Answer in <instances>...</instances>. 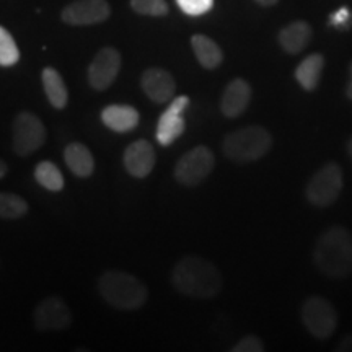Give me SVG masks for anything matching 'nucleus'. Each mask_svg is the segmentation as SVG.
I'll use <instances>...</instances> for the list:
<instances>
[{
    "mask_svg": "<svg viewBox=\"0 0 352 352\" xmlns=\"http://www.w3.org/2000/svg\"><path fill=\"white\" fill-rule=\"evenodd\" d=\"M215 166V155L206 145H197L176 162L175 179L186 188L199 186Z\"/></svg>",
    "mask_w": 352,
    "mask_h": 352,
    "instance_id": "nucleus-6",
    "label": "nucleus"
},
{
    "mask_svg": "<svg viewBox=\"0 0 352 352\" xmlns=\"http://www.w3.org/2000/svg\"><path fill=\"white\" fill-rule=\"evenodd\" d=\"M7 171H8V165H7V162L0 160V179H2L3 176L7 175Z\"/></svg>",
    "mask_w": 352,
    "mask_h": 352,
    "instance_id": "nucleus-32",
    "label": "nucleus"
},
{
    "mask_svg": "<svg viewBox=\"0 0 352 352\" xmlns=\"http://www.w3.org/2000/svg\"><path fill=\"white\" fill-rule=\"evenodd\" d=\"M140 87H142L144 94L157 104L168 103L175 98L176 94L173 76L162 67H151L145 70L140 77Z\"/></svg>",
    "mask_w": 352,
    "mask_h": 352,
    "instance_id": "nucleus-13",
    "label": "nucleus"
},
{
    "mask_svg": "<svg viewBox=\"0 0 352 352\" xmlns=\"http://www.w3.org/2000/svg\"><path fill=\"white\" fill-rule=\"evenodd\" d=\"M189 104V98L186 95L176 96L170 101L168 108L165 109V113L162 114L160 120L157 124V140L158 144L168 147L175 142L176 139L184 132V118L183 113L186 111Z\"/></svg>",
    "mask_w": 352,
    "mask_h": 352,
    "instance_id": "nucleus-12",
    "label": "nucleus"
},
{
    "mask_svg": "<svg viewBox=\"0 0 352 352\" xmlns=\"http://www.w3.org/2000/svg\"><path fill=\"white\" fill-rule=\"evenodd\" d=\"M43 88L46 98L50 100V103L56 109H64L69 103V91L65 87L64 78L60 77V74L57 72L54 67H46L43 69L41 74Z\"/></svg>",
    "mask_w": 352,
    "mask_h": 352,
    "instance_id": "nucleus-20",
    "label": "nucleus"
},
{
    "mask_svg": "<svg viewBox=\"0 0 352 352\" xmlns=\"http://www.w3.org/2000/svg\"><path fill=\"white\" fill-rule=\"evenodd\" d=\"M157 155L148 140H135L124 151V168L134 178H145L152 173Z\"/></svg>",
    "mask_w": 352,
    "mask_h": 352,
    "instance_id": "nucleus-14",
    "label": "nucleus"
},
{
    "mask_svg": "<svg viewBox=\"0 0 352 352\" xmlns=\"http://www.w3.org/2000/svg\"><path fill=\"white\" fill-rule=\"evenodd\" d=\"M101 121L108 129L126 134L138 127L140 116L138 109L129 104H109L101 111Z\"/></svg>",
    "mask_w": 352,
    "mask_h": 352,
    "instance_id": "nucleus-16",
    "label": "nucleus"
},
{
    "mask_svg": "<svg viewBox=\"0 0 352 352\" xmlns=\"http://www.w3.org/2000/svg\"><path fill=\"white\" fill-rule=\"evenodd\" d=\"M34 327L43 333L64 331L72 323L67 303L59 297H47L34 308Z\"/></svg>",
    "mask_w": 352,
    "mask_h": 352,
    "instance_id": "nucleus-9",
    "label": "nucleus"
},
{
    "mask_svg": "<svg viewBox=\"0 0 352 352\" xmlns=\"http://www.w3.org/2000/svg\"><path fill=\"white\" fill-rule=\"evenodd\" d=\"M64 160L67 168L78 178H88L95 170V158L87 145L72 142L65 147Z\"/></svg>",
    "mask_w": 352,
    "mask_h": 352,
    "instance_id": "nucleus-18",
    "label": "nucleus"
},
{
    "mask_svg": "<svg viewBox=\"0 0 352 352\" xmlns=\"http://www.w3.org/2000/svg\"><path fill=\"white\" fill-rule=\"evenodd\" d=\"M342 170L336 162H328L307 183V201L315 208H329L341 195Z\"/></svg>",
    "mask_w": 352,
    "mask_h": 352,
    "instance_id": "nucleus-5",
    "label": "nucleus"
},
{
    "mask_svg": "<svg viewBox=\"0 0 352 352\" xmlns=\"http://www.w3.org/2000/svg\"><path fill=\"white\" fill-rule=\"evenodd\" d=\"M98 290L103 300L118 310H139L148 297L142 280L118 270L103 272L98 280Z\"/></svg>",
    "mask_w": 352,
    "mask_h": 352,
    "instance_id": "nucleus-3",
    "label": "nucleus"
},
{
    "mask_svg": "<svg viewBox=\"0 0 352 352\" xmlns=\"http://www.w3.org/2000/svg\"><path fill=\"white\" fill-rule=\"evenodd\" d=\"M315 266L329 279H342L352 271V236L346 227L333 226L318 236L314 250Z\"/></svg>",
    "mask_w": 352,
    "mask_h": 352,
    "instance_id": "nucleus-2",
    "label": "nucleus"
},
{
    "mask_svg": "<svg viewBox=\"0 0 352 352\" xmlns=\"http://www.w3.org/2000/svg\"><path fill=\"white\" fill-rule=\"evenodd\" d=\"M264 344L254 334H248V336L241 338L235 346L232 347V352H263Z\"/></svg>",
    "mask_w": 352,
    "mask_h": 352,
    "instance_id": "nucleus-28",
    "label": "nucleus"
},
{
    "mask_svg": "<svg viewBox=\"0 0 352 352\" xmlns=\"http://www.w3.org/2000/svg\"><path fill=\"white\" fill-rule=\"evenodd\" d=\"M311 26L303 20L292 21V23L284 26L279 32L277 41H279L280 47L289 54H298L308 46L311 41Z\"/></svg>",
    "mask_w": 352,
    "mask_h": 352,
    "instance_id": "nucleus-17",
    "label": "nucleus"
},
{
    "mask_svg": "<svg viewBox=\"0 0 352 352\" xmlns=\"http://www.w3.org/2000/svg\"><path fill=\"white\" fill-rule=\"evenodd\" d=\"M324 69V57L315 52L307 56L296 69V78L305 91H314L318 88L321 74Z\"/></svg>",
    "mask_w": 352,
    "mask_h": 352,
    "instance_id": "nucleus-21",
    "label": "nucleus"
},
{
    "mask_svg": "<svg viewBox=\"0 0 352 352\" xmlns=\"http://www.w3.org/2000/svg\"><path fill=\"white\" fill-rule=\"evenodd\" d=\"M336 351L342 352H352V336H346L344 340L340 342V346L336 347Z\"/></svg>",
    "mask_w": 352,
    "mask_h": 352,
    "instance_id": "nucleus-29",
    "label": "nucleus"
},
{
    "mask_svg": "<svg viewBox=\"0 0 352 352\" xmlns=\"http://www.w3.org/2000/svg\"><path fill=\"white\" fill-rule=\"evenodd\" d=\"M347 152H349V157L352 160V138L349 139V142H347Z\"/></svg>",
    "mask_w": 352,
    "mask_h": 352,
    "instance_id": "nucleus-33",
    "label": "nucleus"
},
{
    "mask_svg": "<svg viewBox=\"0 0 352 352\" xmlns=\"http://www.w3.org/2000/svg\"><path fill=\"white\" fill-rule=\"evenodd\" d=\"M171 284L183 296L191 298H214L222 290V274L214 263L189 254L176 263Z\"/></svg>",
    "mask_w": 352,
    "mask_h": 352,
    "instance_id": "nucleus-1",
    "label": "nucleus"
},
{
    "mask_svg": "<svg viewBox=\"0 0 352 352\" xmlns=\"http://www.w3.org/2000/svg\"><path fill=\"white\" fill-rule=\"evenodd\" d=\"M132 10L139 15L165 16L168 13L166 0H131Z\"/></svg>",
    "mask_w": 352,
    "mask_h": 352,
    "instance_id": "nucleus-25",
    "label": "nucleus"
},
{
    "mask_svg": "<svg viewBox=\"0 0 352 352\" xmlns=\"http://www.w3.org/2000/svg\"><path fill=\"white\" fill-rule=\"evenodd\" d=\"M346 96L349 100H352V64H351V74H349V82H347L346 87Z\"/></svg>",
    "mask_w": 352,
    "mask_h": 352,
    "instance_id": "nucleus-30",
    "label": "nucleus"
},
{
    "mask_svg": "<svg viewBox=\"0 0 352 352\" xmlns=\"http://www.w3.org/2000/svg\"><path fill=\"white\" fill-rule=\"evenodd\" d=\"M254 2L259 3V6H263V7H272V6H276L279 0H254Z\"/></svg>",
    "mask_w": 352,
    "mask_h": 352,
    "instance_id": "nucleus-31",
    "label": "nucleus"
},
{
    "mask_svg": "<svg viewBox=\"0 0 352 352\" xmlns=\"http://www.w3.org/2000/svg\"><path fill=\"white\" fill-rule=\"evenodd\" d=\"M302 321L311 336L324 341L331 338L338 328L336 308L323 297H308L302 305Z\"/></svg>",
    "mask_w": 352,
    "mask_h": 352,
    "instance_id": "nucleus-7",
    "label": "nucleus"
},
{
    "mask_svg": "<svg viewBox=\"0 0 352 352\" xmlns=\"http://www.w3.org/2000/svg\"><path fill=\"white\" fill-rule=\"evenodd\" d=\"M178 7L189 16H199L212 10L214 0H176Z\"/></svg>",
    "mask_w": 352,
    "mask_h": 352,
    "instance_id": "nucleus-26",
    "label": "nucleus"
},
{
    "mask_svg": "<svg viewBox=\"0 0 352 352\" xmlns=\"http://www.w3.org/2000/svg\"><path fill=\"white\" fill-rule=\"evenodd\" d=\"M121 70V54L114 47H103L88 65V82L96 91L108 90Z\"/></svg>",
    "mask_w": 352,
    "mask_h": 352,
    "instance_id": "nucleus-10",
    "label": "nucleus"
},
{
    "mask_svg": "<svg viewBox=\"0 0 352 352\" xmlns=\"http://www.w3.org/2000/svg\"><path fill=\"white\" fill-rule=\"evenodd\" d=\"M329 25L333 28L342 30V32H347V30L352 28V10L347 7H341L340 10L331 13L329 16Z\"/></svg>",
    "mask_w": 352,
    "mask_h": 352,
    "instance_id": "nucleus-27",
    "label": "nucleus"
},
{
    "mask_svg": "<svg viewBox=\"0 0 352 352\" xmlns=\"http://www.w3.org/2000/svg\"><path fill=\"white\" fill-rule=\"evenodd\" d=\"M46 142V127L33 113L23 111L13 121V151L16 155L28 157Z\"/></svg>",
    "mask_w": 352,
    "mask_h": 352,
    "instance_id": "nucleus-8",
    "label": "nucleus"
},
{
    "mask_svg": "<svg viewBox=\"0 0 352 352\" xmlns=\"http://www.w3.org/2000/svg\"><path fill=\"white\" fill-rule=\"evenodd\" d=\"M34 178L41 184L43 188H46L47 191L59 192L60 189H64V176L60 173V170L52 164V162L44 160L41 164H38L34 168Z\"/></svg>",
    "mask_w": 352,
    "mask_h": 352,
    "instance_id": "nucleus-22",
    "label": "nucleus"
},
{
    "mask_svg": "<svg viewBox=\"0 0 352 352\" xmlns=\"http://www.w3.org/2000/svg\"><path fill=\"white\" fill-rule=\"evenodd\" d=\"M191 47L195 51V56L202 67L208 70L217 69L223 60V52L214 39H210L206 34H195L191 38Z\"/></svg>",
    "mask_w": 352,
    "mask_h": 352,
    "instance_id": "nucleus-19",
    "label": "nucleus"
},
{
    "mask_svg": "<svg viewBox=\"0 0 352 352\" xmlns=\"http://www.w3.org/2000/svg\"><path fill=\"white\" fill-rule=\"evenodd\" d=\"M250 101H252V85L243 78H233L223 90L220 109L228 120H235L246 111Z\"/></svg>",
    "mask_w": 352,
    "mask_h": 352,
    "instance_id": "nucleus-15",
    "label": "nucleus"
},
{
    "mask_svg": "<svg viewBox=\"0 0 352 352\" xmlns=\"http://www.w3.org/2000/svg\"><path fill=\"white\" fill-rule=\"evenodd\" d=\"M272 147V135L261 126L233 131L222 140V152L235 164H250L263 158Z\"/></svg>",
    "mask_w": 352,
    "mask_h": 352,
    "instance_id": "nucleus-4",
    "label": "nucleus"
},
{
    "mask_svg": "<svg viewBox=\"0 0 352 352\" xmlns=\"http://www.w3.org/2000/svg\"><path fill=\"white\" fill-rule=\"evenodd\" d=\"M111 15V7L107 0H76L60 13L64 23L72 26H88L107 21Z\"/></svg>",
    "mask_w": 352,
    "mask_h": 352,
    "instance_id": "nucleus-11",
    "label": "nucleus"
},
{
    "mask_svg": "<svg viewBox=\"0 0 352 352\" xmlns=\"http://www.w3.org/2000/svg\"><path fill=\"white\" fill-rule=\"evenodd\" d=\"M28 212V202L19 195L0 192V219H20Z\"/></svg>",
    "mask_w": 352,
    "mask_h": 352,
    "instance_id": "nucleus-23",
    "label": "nucleus"
},
{
    "mask_svg": "<svg viewBox=\"0 0 352 352\" xmlns=\"http://www.w3.org/2000/svg\"><path fill=\"white\" fill-rule=\"evenodd\" d=\"M20 60V50L15 39L3 26H0V65L12 67Z\"/></svg>",
    "mask_w": 352,
    "mask_h": 352,
    "instance_id": "nucleus-24",
    "label": "nucleus"
}]
</instances>
